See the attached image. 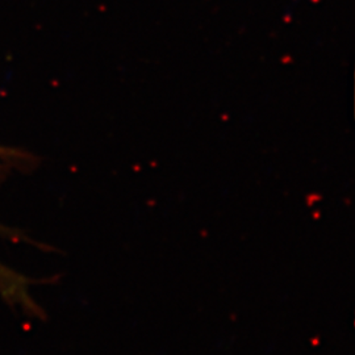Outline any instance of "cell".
I'll list each match as a JSON object with an SVG mask.
<instances>
[{
    "label": "cell",
    "mask_w": 355,
    "mask_h": 355,
    "mask_svg": "<svg viewBox=\"0 0 355 355\" xmlns=\"http://www.w3.org/2000/svg\"><path fill=\"white\" fill-rule=\"evenodd\" d=\"M3 274H4V271H3V270H0V278H1V275H3Z\"/></svg>",
    "instance_id": "obj_1"
},
{
    "label": "cell",
    "mask_w": 355,
    "mask_h": 355,
    "mask_svg": "<svg viewBox=\"0 0 355 355\" xmlns=\"http://www.w3.org/2000/svg\"><path fill=\"white\" fill-rule=\"evenodd\" d=\"M4 154H6V153H1V152H0V157H1V155H4Z\"/></svg>",
    "instance_id": "obj_2"
}]
</instances>
